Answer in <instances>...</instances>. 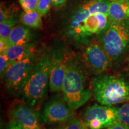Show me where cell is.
<instances>
[{
	"mask_svg": "<svg viewBox=\"0 0 129 129\" xmlns=\"http://www.w3.org/2000/svg\"><path fill=\"white\" fill-rule=\"evenodd\" d=\"M51 62V54L46 52L40 54L21 90L23 99L30 106L37 104L46 93L49 84Z\"/></svg>",
	"mask_w": 129,
	"mask_h": 129,
	"instance_id": "1",
	"label": "cell"
},
{
	"mask_svg": "<svg viewBox=\"0 0 129 129\" xmlns=\"http://www.w3.org/2000/svg\"><path fill=\"white\" fill-rule=\"evenodd\" d=\"M95 99L106 106L129 102V82L121 77L100 74L91 81Z\"/></svg>",
	"mask_w": 129,
	"mask_h": 129,
	"instance_id": "2",
	"label": "cell"
},
{
	"mask_svg": "<svg viewBox=\"0 0 129 129\" xmlns=\"http://www.w3.org/2000/svg\"><path fill=\"white\" fill-rule=\"evenodd\" d=\"M62 91L64 101L72 109L83 106L92 95L86 87V78L84 71L77 62L69 59L63 83Z\"/></svg>",
	"mask_w": 129,
	"mask_h": 129,
	"instance_id": "3",
	"label": "cell"
},
{
	"mask_svg": "<svg viewBox=\"0 0 129 129\" xmlns=\"http://www.w3.org/2000/svg\"><path fill=\"white\" fill-rule=\"evenodd\" d=\"M99 44L111 60H117L129 49V19L111 22L99 34Z\"/></svg>",
	"mask_w": 129,
	"mask_h": 129,
	"instance_id": "4",
	"label": "cell"
},
{
	"mask_svg": "<svg viewBox=\"0 0 129 129\" xmlns=\"http://www.w3.org/2000/svg\"><path fill=\"white\" fill-rule=\"evenodd\" d=\"M109 0H88L74 10L70 16L67 34L69 38L79 42L87 41L88 38L84 30V22L90 14L101 13L108 15Z\"/></svg>",
	"mask_w": 129,
	"mask_h": 129,
	"instance_id": "5",
	"label": "cell"
},
{
	"mask_svg": "<svg viewBox=\"0 0 129 129\" xmlns=\"http://www.w3.org/2000/svg\"><path fill=\"white\" fill-rule=\"evenodd\" d=\"M35 60L34 54L32 53L23 60L10 64L4 77L7 89L13 92L21 91L31 72Z\"/></svg>",
	"mask_w": 129,
	"mask_h": 129,
	"instance_id": "6",
	"label": "cell"
},
{
	"mask_svg": "<svg viewBox=\"0 0 129 129\" xmlns=\"http://www.w3.org/2000/svg\"><path fill=\"white\" fill-rule=\"evenodd\" d=\"M118 108L95 104L88 107L83 120L88 129L108 128L118 121Z\"/></svg>",
	"mask_w": 129,
	"mask_h": 129,
	"instance_id": "7",
	"label": "cell"
},
{
	"mask_svg": "<svg viewBox=\"0 0 129 129\" xmlns=\"http://www.w3.org/2000/svg\"><path fill=\"white\" fill-rule=\"evenodd\" d=\"M67 102L61 99H54L45 105L42 111V121L48 124L63 123L73 118V112Z\"/></svg>",
	"mask_w": 129,
	"mask_h": 129,
	"instance_id": "8",
	"label": "cell"
},
{
	"mask_svg": "<svg viewBox=\"0 0 129 129\" xmlns=\"http://www.w3.org/2000/svg\"><path fill=\"white\" fill-rule=\"evenodd\" d=\"M84 56L89 68L98 74L106 71L110 67L112 60L99 43L88 45L85 48Z\"/></svg>",
	"mask_w": 129,
	"mask_h": 129,
	"instance_id": "9",
	"label": "cell"
},
{
	"mask_svg": "<svg viewBox=\"0 0 129 129\" xmlns=\"http://www.w3.org/2000/svg\"><path fill=\"white\" fill-rule=\"evenodd\" d=\"M69 60V58L59 51L51 54L48 87L52 92L62 90Z\"/></svg>",
	"mask_w": 129,
	"mask_h": 129,
	"instance_id": "10",
	"label": "cell"
},
{
	"mask_svg": "<svg viewBox=\"0 0 129 129\" xmlns=\"http://www.w3.org/2000/svg\"><path fill=\"white\" fill-rule=\"evenodd\" d=\"M12 121L17 122L23 129H41L39 117L31 108L20 105L11 111Z\"/></svg>",
	"mask_w": 129,
	"mask_h": 129,
	"instance_id": "11",
	"label": "cell"
},
{
	"mask_svg": "<svg viewBox=\"0 0 129 129\" xmlns=\"http://www.w3.org/2000/svg\"><path fill=\"white\" fill-rule=\"evenodd\" d=\"M111 21L107 14L101 13L91 14L84 22V30L88 38L93 34H99L108 26Z\"/></svg>",
	"mask_w": 129,
	"mask_h": 129,
	"instance_id": "12",
	"label": "cell"
},
{
	"mask_svg": "<svg viewBox=\"0 0 129 129\" xmlns=\"http://www.w3.org/2000/svg\"><path fill=\"white\" fill-rule=\"evenodd\" d=\"M108 16L111 22H120L129 19V0L111 1Z\"/></svg>",
	"mask_w": 129,
	"mask_h": 129,
	"instance_id": "13",
	"label": "cell"
},
{
	"mask_svg": "<svg viewBox=\"0 0 129 129\" xmlns=\"http://www.w3.org/2000/svg\"><path fill=\"white\" fill-rule=\"evenodd\" d=\"M32 34L29 29L23 25H17L14 27L9 38V42L12 45L26 46L31 41Z\"/></svg>",
	"mask_w": 129,
	"mask_h": 129,
	"instance_id": "14",
	"label": "cell"
},
{
	"mask_svg": "<svg viewBox=\"0 0 129 129\" xmlns=\"http://www.w3.org/2000/svg\"><path fill=\"white\" fill-rule=\"evenodd\" d=\"M32 53H34L32 48L29 45H12L7 48L4 54L9 58L11 64L23 60Z\"/></svg>",
	"mask_w": 129,
	"mask_h": 129,
	"instance_id": "15",
	"label": "cell"
},
{
	"mask_svg": "<svg viewBox=\"0 0 129 129\" xmlns=\"http://www.w3.org/2000/svg\"><path fill=\"white\" fill-rule=\"evenodd\" d=\"M42 16L38 11H23L20 15V22L22 24L33 28H41L42 27Z\"/></svg>",
	"mask_w": 129,
	"mask_h": 129,
	"instance_id": "16",
	"label": "cell"
},
{
	"mask_svg": "<svg viewBox=\"0 0 129 129\" xmlns=\"http://www.w3.org/2000/svg\"><path fill=\"white\" fill-rule=\"evenodd\" d=\"M16 20L12 17L0 22V38L9 40L14 27L16 26Z\"/></svg>",
	"mask_w": 129,
	"mask_h": 129,
	"instance_id": "17",
	"label": "cell"
},
{
	"mask_svg": "<svg viewBox=\"0 0 129 129\" xmlns=\"http://www.w3.org/2000/svg\"><path fill=\"white\" fill-rule=\"evenodd\" d=\"M53 129H88L84 120L81 119L72 118L71 120L63 122L60 126Z\"/></svg>",
	"mask_w": 129,
	"mask_h": 129,
	"instance_id": "18",
	"label": "cell"
},
{
	"mask_svg": "<svg viewBox=\"0 0 129 129\" xmlns=\"http://www.w3.org/2000/svg\"><path fill=\"white\" fill-rule=\"evenodd\" d=\"M118 121L129 128V102L118 108Z\"/></svg>",
	"mask_w": 129,
	"mask_h": 129,
	"instance_id": "19",
	"label": "cell"
},
{
	"mask_svg": "<svg viewBox=\"0 0 129 129\" xmlns=\"http://www.w3.org/2000/svg\"><path fill=\"white\" fill-rule=\"evenodd\" d=\"M51 6V0H38L37 10L43 17L47 14Z\"/></svg>",
	"mask_w": 129,
	"mask_h": 129,
	"instance_id": "20",
	"label": "cell"
},
{
	"mask_svg": "<svg viewBox=\"0 0 129 129\" xmlns=\"http://www.w3.org/2000/svg\"><path fill=\"white\" fill-rule=\"evenodd\" d=\"M22 9L25 12L36 10L38 0H19Z\"/></svg>",
	"mask_w": 129,
	"mask_h": 129,
	"instance_id": "21",
	"label": "cell"
},
{
	"mask_svg": "<svg viewBox=\"0 0 129 129\" xmlns=\"http://www.w3.org/2000/svg\"><path fill=\"white\" fill-rule=\"evenodd\" d=\"M10 65V62L9 58L6 54L3 53L0 54V74L1 77H4L6 71Z\"/></svg>",
	"mask_w": 129,
	"mask_h": 129,
	"instance_id": "22",
	"label": "cell"
},
{
	"mask_svg": "<svg viewBox=\"0 0 129 129\" xmlns=\"http://www.w3.org/2000/svg\"><path fill=\"white\" fill-rule=\"evenodd\" d=\"M10 46V44L9 40L0 38V53L1 54L5 53Z\"/></svg>",
	"mask_w": 129,
	"mask_h": 129,
	"instance_id": "23",
	"label": "cell"
},
{
	"mask_svg": "<svg viewBox=\"0 0 129 129\" xmlns=\"http://www.w3.org/2000/svg\"><path fill=\"white\" fill-rule=\"evenodd\" d=\"M106 129H129L128 127L125 126L119 122L118 121L114 122L113 124H112L110 126L106 128Z\"/></svg>",
	"mask_w": 129,
	"mask_h": 129,
	"instance_id": "24",
	"label": "cell"
},
{
	"mask_svg": "<svg viewBox=\"0 0 129 129\" xmlns=\"http://www.w3.org/2000/svg\"><path fill=\"white\" fill-rule=\"evenodd\" d=\"M6 129H23L17 122L12 121L9 125H7Z\"/></svg>",
	"mask_w": 129,
	"mask_h": 129,
	"instance_id": "25",
	"label": "cell"
},
{
	"mask_svg": "<svg viewBox=\"0 0 129 129\" xmlns=\"http://www.w3.org/2000/svg\"><path fill=\"white\" fill-rule=\"evenodd\" d=\"M67 0H51L52 6L54 8H57L60 7V6L64 4L67 2Z\"/></svg>",
	"mask_w": 129,
	"mask_h": 129,
	"instance_id": "26",
	"label": "cell"
},
{
	"mask_svg": "<svg viewBox=\"0 0 129 129\" xmlns=\"http://www.w3.org/2000/svg\"><path fill=\"white\" fill-rule=\"evenodd\" d=\"M109 1H114V0H109Z\"/></svg>",
	"mask_w": 129,
	"mask_h": 129,
	"instance_id": "27",
	"label": "cell"
}]
</instances>
